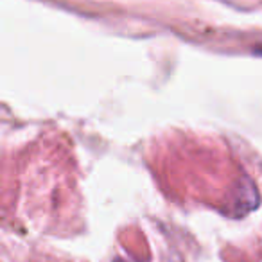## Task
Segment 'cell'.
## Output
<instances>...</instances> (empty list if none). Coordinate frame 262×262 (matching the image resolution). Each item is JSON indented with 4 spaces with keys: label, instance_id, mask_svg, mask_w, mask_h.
Wrapping results in <instances>:
<instances>
[{
    "label": "cell",
    "instance_id": "6da1fadb",
    "mask_svg": "<svg viewBox=\"0 0 262 262\" xmlns=\"http://www.w3.org/2000/svg\"><path fill=\"white\" fill-rule=\"evenodd\" d=\"M115 262H124V260H120V258H117V260Z\"/></svg>",
    "mask_w": 262,
    "mask_h": 262
}]
</instances>
